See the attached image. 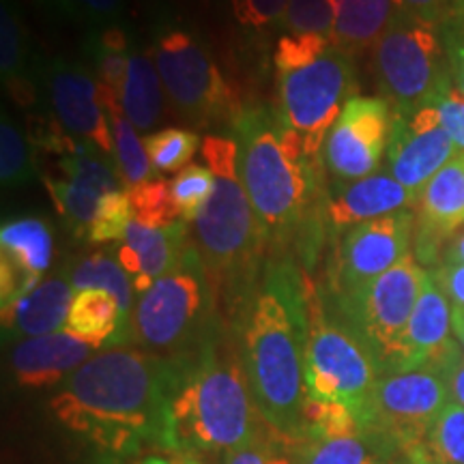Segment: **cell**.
Here are the masks:
<instances>
[{
  "mask_svg": "<svg viewBox=\"0 0 464 464\" xmlns=\"http://www.w3.org/2000/svg\"><path fill=\"white\" fill-rule=\"evenodd\" d=\"M232 138L266 258L290 256L312 269L332 232L323 158L305 153L301 138L284 123L276 106L241 108L232 119Z\"/></svg>",
  "mask_w": 464,
  "mask_h": 464,
  "instance_id": "6da1fadb",
  "label": "cell"
},
{
  "mask_svg": "<svg viewBox=\"0 0 464 464\" xmlns=\"http://www.w3.org/2000/svg\"><path fill=\"white\" fill-rule=\"evenodd\" d=\"M258 413L284 437L304 434L310 286L290 256H269L235 324Z\"/></svg>",
  "mask_w": 464,
  "mask_h": 464,
  "instance_id": "7a4b0ae2",
  "label": "cell"
},
{
  "mask_svg": "<svg viewBox=\"0 0 464 464\" xmlns=\"http://www.w3.org/2000/svg\"><path fill=\"white\" fill-rule=\"evenodd\" d=\"M170 363L136 346L97 353L50 400L54 420L112 454L161 440Z\"/></svg>",
  "mask_w": 464,
  "mask_h": 464,
  "instance_id": "3957f363",
  "label": "cell"
},
{
  "mask_svg": "<svg viewBox=\"0 0 464 464\" xmlns=\"http://www.w3.org/2000/svg\"><path fill=\"white\" fill-rule=\"evenodd\" d=\"M160 443L183 456L235 451L256 437V404L239 348L213 332L196 355L168 362Z\"/></svg>",
  "mask_w": 464,
  "mask_h": 464,
  "instance_id": "277c9868",
  "label": "cell"
},
{
  "mask_svg": "<svg viewBox=\"0 0 464 464\" xmlns=\"http://www.w3.org/2000/svg\"><path fill=\"white\" fill-rule=\"evenodd\" d=\"M200 153L216 174V189L196 219L194 243L218 314L235 327L263 274L266 247L243 189L235 138H202Z\"/></svg>",
  "mask_w": 464,
  "mask_h": 464,
  "instance_id": "5b68a950",
  "label": "cell"
},
{
  "mask_svg": "<svg viewBox=\"0 0 464 464\" xmlns=\"http://www.w3.org/2000/svg\"><path fill=\"white\" fill-rule=\"evenodd\" d=\"M274 63L277 114L301 138L305 153L321 158L329 131L355 97L353 54L323 34L288 33L277 39Z\"/></svg>",
  "mask_w": 464,
  "mask_h": 464,
  "instance_id": "8992f818",
  "label": "cell"
},
{
  "mask_svg": "<svg viewBox=\"0 0 464 464\" xmlns=\"http://www.w3.org/2000/svg\"><path fill=\"white\" fill-rule=\"evenodd\" d=\"M222 321L196 243L170 274L136 301L123 344L164 362H181L200 351Z\"/></svg>",
  "mask_w": 464,
  "mask_h": 464,
  "instance_id": "52a82bcc",
  "label": "cell"
},
{
  "mask_svg": "<svg viewBox=\"0 0 464 464\" xmlns=\"http://www.w3.org/2000/svg\"><path fill=\"white\" fill-rule=\"evenodd\" d=\"M372 69L393 114L434 106L451 84L450 58L439 26L398 14L372 48Z\"/></svg>",
  "mask_w": 464,
  "mask_h": 464,
  "instance_id": "ba28073f",
  "label": "cell"
},
{
  "mask_svg": "<svg viewBox=\"0 0 464 464\" xmlns=\"http://www.w3.org/2000/svg\"><path fill=\"white\" fill-rule=\"evenodd\" d=\"M379 363L348 321L329 312V304L310 286V334L305 348V396L342 400L362 420Z\"/></svg>",
  "mask_w": 464,
  "mask_h": 464,
  "instance_id": "9c48e42d",
  "label": "cell"
},
{
  "mask_svg": "<svg viewBox=\"0 0 464 464\" xmlns=\"http://www.w3.org/2000/svg\"><path fill=\"white\" fill-rule=\"evenodd\" d=\"M161 84L174 112L191 125H211L241 112L205 45L183 28H168L153 45Z\"/></svg>",
  "mask_w": 464,
  "mask_h": 464,
  "instance_id": "30bf717a",
  "label": "cell"
},
{
  "mask_svg": "<svg viewBox=\"0 0 464 464\" xmlns=\"http://www.w3.org/2000/svg\"><path fill=\"white\" fill-rule=\"evenodd\" d=\"M426 274L420 260L409 254L355 297L335 301L344 321L362 335L379 365H390L392 370L396 365Z\"/></svg>",
  "mask_w": 464,
  "mask_h": 464,
  "instance_id": "8fae6325",
  "label": "cell"
},
{
  "mask_svg": "<svg viewBox=\"0 0 464 464\" xmlns=\"http://www.w3.org/2000/svg\"><path fill=\"white\" fill-rule=\"evenodd\" d=\"M450 402L445 379L434 368L402 370L379 376L362 415V428L381 432L382 437L409 451L428 445V434Z\"/></svg>",
  "mask_w": 464,
  "mask_h": 464,
  "instance_id": "7c38bea8",
  "label": "cell"
},
{
  "mask_svg": "<svg viewBox=\"0 0 464 464\" xmlns=\"http://www.w3.org/2000/svg\"><path fill=\"white\" fill-rule=\"evenodd\" d=\"M415 222L417 218L404 208L344 230L335 254V269H332L335 301L355 297L359 290L409 256Z\"/></svg>",
  "mask_w": 464,
  "mask_h": 464,
  "instance_id": "4fadbf2b",
  "label": "cell"
},
{
  "mask_svg": "<svg viewBox=\"0 0 464 464\" xmlns=\"http://www.w3.org/2000/svg\"><path fill=\"white\" fill-rule=\"evenodd\" d=\"M48 116L75 140L97 149L112 160L114 138L95 73L84 63L54 58L37 72Z\"/></svg>",
  "mask_w": 464,
  "mask_h": 464,
  "instance_id": "5bb4252c",
  "label": "cell"
},
{
  "mask_svg": "<svg viewBox=\"0 0 464 464\" xmlns=\"http://www.w3.org/2000/svg\"><path fill=\"white\" fill-rule=\"evenodd\" d=\"M392 125L393 110L382 97H353L324 140L321 158L329 179L359 181L379 170Z\"/></svg>",
  "mask_w": 464,
  "mask_h": 464,
  "instance_id": "9a60e30c",
  "label": "cell"
},
{
  "mask_svg": "<svg viewBox=\"0 0 464 464\" xmlns=\"http://www.w3.org/2000/svg\"><path fill=\"white\" fill-rule=\"evenodd\" d=\"M44 183L58 216L78 239H86L103 196L125 189L112 160L89 144L56 158L52 170L44 174Z\"/></svg>",
  "mask_w": 464,
  "mask_h": 464,
  "instance_id": "2e32d148",
  "label": "cell"
},
{
  "mask_svg": "<svg viewBox=\"0 0 464 464\" xmlns=\"http://www.w3.org/2000/svg\"><path fill=\"white\" fill-rule=\"evenodd\" d=\"M458 155L460 150L445 131L434 106L411 114H393L387 144V172L415 198H420L434 174Z\"/></svg>",
  "mask_w": 464,
  "mask_h": 464,
  "instance_id": "e0dca14e",
  "label": "cell"
},
{
  "mask_svg": "<svg viewBox=\"0 0 464 464\" xmlns=\"http://www.w3.org/2000/svg\"><path fill=\"white\" fill-rule=\"evenodd\" d=\"M54 256L52 226L44 218H17L0 230V299L15 304L44 282Z\"/></svg>",
  "mask_w": 464,
  "mask_h": 464,
  "instance_id": "ac0fdd59",
  "label": "cell"
},
{
  "mask_svg": "<svg viewBox=\"0 0 464 464\" xmlns=\"http://www.w3.org/2000/svg\"><path fill=\"white\" fill-rule=\"evenodd\" d=\"M415 258L421 265L437 260L440 241L464 226V153L443 166L417 198Z\"/></svg>",
  "mask_w": 464,
  "mask_h": 464,
  "instance_id": "d6986e66",
  "label": "cell"
},
{
  "mask_svg": "<svg viewBox=\"0 0 464 464\" xmlns=\"http://www.w3.org/2000/svg\"><path fill=\"white\" fill-rule=\"evenodd\" d=\"M451 334V304L434 282L432 274H426L393 372L417 368L439 370L445 357L458 346Z\"/></svg>",
  "mask_w": 464,
  "mask_h": 464,
  "instance_id": "ffe728a7",
  "label": "cell"
},
{
  "mask_svg": "<svg viewBox=\"0 0 464 464\" xmlns=\"http://www.w3.org/2000/svg\"><path fill=\"white\" fill-rule=\"evenodd\" d=\"M194 246L189 237L188 222H177L164 228L147 226L138 219H131L127 226L123 243H121L116 258L130 274L133 290L138 295L147 293L160 277L177 266Z\"/></svg>",
  "mask_w": 464,
  "mask_h": 464,
  "instance_id": "44dd1931",
  "label": "cell"
},
{
  "mask_svg": "<svg viewBox=\"0 0 464 464\" xmlns=\"http://www.w3.org/2000/svg\"><path fill=\"white\" fill-rule=\"evenodd\" d=\"M417 198L390 172H374L359 181H332L329 179V228L348 230L370 219L392 216L415 207Z\"/></svg>",
  "mask_w": 464,
  "mask_h": 464,
  "instance_id": "7402d4cb",
  "label": "cell"
},
{
  "mask_svg": "<svg viewBox=\"0 0 464 464\" xmlns=\"http://www.w3.org/2000/svg\"><path fill=\"white\" fill-rule=\"evenodd\" d=\"M97 348L67 332L20 340L11 353V370L22 387L45 390L67 381Z\"/></svg>",
  "mask_w": 464,
  "mask_h": 464,
  "instance_id": "603a6c76",
  "label": "cell"
},
{
  "mask_svg": "<svg viewBox=\"0 0 464 464\" xmlns=\"http://www.w3.org/2000/svg\"><path fill=\"white\" fill-rule=\"evenodd\" d=\"M75 290L65 276H52L15 304L3 307V329L11 338H39L65 329Z\"/></svg>",
  "mask_w": 464,
  "mask_h": 464,
  "instance_id": "cb8c5ba5",
  "label": "cell"
},
{
  "mask_svg": "<svg viewBox=\"0 0 464 464\" xmlns=\"http://www.w3.org/2000/svg\"><path fill=\"white\" fill-rule=\"evenodd\" d=\"M0 75L17 106L31 108L37 103V75L28 72V34L15 0L0 3Z\"/></svg>",
  "mask_w": 464,
  "mask_h": 464,
  "instance_id": "d4e9b609",
  "label": "cell"
},
{
  "mask_svg": "<svg viewBox=\"0 0 464 464\" xmlns=\"http://www.w3.org/2000/svg\"><path fill=\"white\" fill-rule=\"evenodd\" d=\"M63 332L102 348L108 342L123 344L127 318L114 295L100 288L75 290Z\"/></svg>",
  "mask_w": 464,
  "mask_h": 464,
  "instance_id": "484cf974",
  "label": "cell"
},
{
  "mask_svg": "<svg viewBox=\"0 0 464 464\" xmlns=\"http://www.w3.org/2000/svg\"><path fill=\"white\" fill-rule=\"evenodd\" d=\"M400 14L393 0H340L334 44L348 54L372 50Z\"/></svg>",
  "mask_w": 464,
  "mask_h": 464,
  "instance_id": "4316f807",
  "label": "cell"
},
{
  "mask_svg": "<svg viewBox=\"0 0 464 464\" xmlns=\"http://www.w3.org/2000/svg\"><path fill=\"white\" fill-rule=\"evenodd\" d=\"M121 106L125 116L138 131L147 136L160 123L164 102H161V78L155 58L142 52H131L130 67L123 89H121Z\"/></svg>",
  "mask_w": 464,
  "mask_h": 464,
  "instance_id": "83f0119b",
  "label": "cell"
},
{
  "mask_svg": "<svg viewBox=\"0 0 464 464\" xmlns=\"http://www.w3.org/2000/svg\"><path fill=\"white\" fill-rule=\"evenodd\" d=\"M100 97H102L103 108H106L110 127H112V138H114L112 158H114L116 172H119L125 189L150 181V179H153L155 168L150 164L147 149H144V142L140 140V136H138V130L125 116V110L121 106V97L102 84H100Z\"/></svg>",
  "mask_w": 464,
  "mask_h": 464,
  "instance_id": "f1b7e54d",
  "label": "cell"
},
{
  "mask_svg": "<svg viewBox=\"0 0 464 464\" xmlns=\"http://www.w3.org/2000/svg\"><path fill=\"white\" fill-rule=\"evenodd\" d=\"M69 282H72L73 290H84V288H100L108 290L110 295H114L116 301L121 304V310L130 323V316L133 312V284L131 277L123 269V265L119 263L116 254H110L108 249L102 252L89 254V256L78 258L69 266Z\"/></svg>",
  "mask_w": 464,
  "mask_h": 464,
  "instance_id": "f546056e",
  "label": "cell"
},
{
  "mask_svg": "<svg viewBox=\"0 0 464 464\" xmlns=\"http://www.w3.org/2000/svg\"><path fill=\"white\" fill-rule=\"evenodd\" d=\"M84 50L91 61V72L95 73L97 82L121 97V89H123L131 56L127 33L121 26L89 33Z\"/></svg>",
  "mask_w": 464,
  "mask_h": 464,
  "instance_id": "4dcf8cb0",
  "label": "cell"
},
{
  "mask_svg": "<svg viewBox=\"0 0 464 464\" xmlns=\"http://www.w3.org/2000/svg\"><path fill=\"white\" fill-rule=\"evenodd\" d=\"M304 434L312 440H327L363 434L362 420L342 400H324L305 396L304 402Z\"/></svg>",
  "mask_w": 464,
  "mask_h": 464,
  "instance_id": "1f68e13d",
  "label": "cell"
},
{
  "mask_svg": "<svg viewBox=\"0 0 464 464\" xmlns=\"http://www.w3.org/2000/svg\"><path fill=\"white\" fill-rule=\"evenodd\" d=\"M34 155L31 140L22 133L14 119L3 114L0 121V181L5 188H24L34 179Z\"/></svg>",
  "mask_w": 464,
  "mask_h": 464,
  "instance_id": "d6a6232c",
  "label": "cell"
},
{
  "mask_svg": "<svg viewBox=\"0 0 464 464\" xmlns=\"http://www.w3.org/2000/svg\"><path fill=\"white\" fill-rule=\"evenodd\" d=\"M150 164L158 172H179L191 164L196 150L202 149V138L185 127H166L142 138Z\"/></svg>",
  "mask_w": 464,
  "mask_h": 464,
  "instance_id": "836d02e7",
  "label": "cell"
},
{
  "mask_svg": "<svg viewBox=\"0 0 464 464\" xmlns=\"http://www.w3.org/2000/svg\"><path fill=\"white\" fill-rule=\"evenodd\" d=\"M216 189V174L207 164H189L174 174L170 194L183 222H196Z\"/></svg>",
  "mask_w": 464,
  "mask_h": 464,
  "instance_id": "e575fe53",
  "label": "cell"
},
{
  "mask_svg": "<svg viewBox=\"0 0 464 464\" xmlns=\"http://www.w3.org/2000/svg\"><path fill=\"white\" fill-rule=\"evenodd\" d=\"M127 194H130L131 200L133 219H138V222L155 226V228H164V226L181 222L172 202L170 181L150 179L147 183L130 188Z\"/></svg>",
  "mask_w": 464,
  "mask_h": 464,
  "instance_id": "d590c367",
  "label": "cell"
},
{
  "mask_svg": "<svg viewBox=\"0 0 464 464\" xmlns=\"http://www.w3.org/2000/svg\"><path fill=\"white\" fill-rule=\"evenodd\" d=\"M428 448L437 464H464V406L450 400L428 434Z\"/></svg>",
  "mask_w": 464,
  "mask_h": 464,
  "instance_id": "8d00e7d4",
  "label": "cell"
},
{
  "mask_svg": "<svg viewBox=\"0 0 464 464\" xmlns=\"http://www.w3.org/2000/svg\"><path fill=\"white\" fill-rule=\"evenodd\" d=\"M295 464H385L365 445L362 434L327 440H310L299 450Z\"/></svg>",
  "mask_w": 464,
  "mask_h": 464,
  "instance_id": "74e56055",
  "label": "cell"
},
{
  "mask_svg": "<svg viewBox=\"0 0 464 464\" xmlns=\"http://www.w3.org/2000/svg\"><path fill=\"white\" fill-rule=\"evenodd\" d=\"M340 0H288L284 28L293 34H323L334 37Z\"/></svg>",
  "mask_w": 464,
  "mask_h": 464,
  "instance_id": "f35d334b",
  "label": "cell"
},
{
  "mask_svg": "<svg viewBox=\"0 0 464 464\" xmlns=\"http://www.w3.org/2000/svg\"><path fill=\"white\" fill-rule=\"evenodd\" d=\"M133 219V208L127 189L112 191V194L103 196L100 211H97L95 222L91 224L86 239L89 243H110V241H123L127 226Z\"/></svg>",
  "mask_w": 464,
  "mask_h": 464,
  "instance_id": "ab89813d",
  "label": "cell"
},
{
  "mask_svg": "<svg viewBox=\"0 0 464 464\" xmlns=\"http://www.w3.org/2000/svg\"><path fill=\"white\" fill-rule=\"evenodd\" d=\"M125 0H63V15L72 17L89 33L119 26Z\"/></svg>",
  "mask_w": 464,
  "mask_h": 464,
  "instance_id": "60d3db41",
  "label": "cell"
},
{
  "mask_svg": "<svg viewBox=\"0 0 464 464\" xmlns=\"http://www.w3.org/2000/svg\"><path fill=\"white\" fill-rule=\"evenodd\" d=\"M288 0H230L232 17L243 28L265 33L277 24H284Z\"/></svg>",
  "mask_w": 464,
  "mask_h": 464,
  "instance_id": "b9f144b4",
  "label": "cell"
},
{
  "mask_svg": "<svg viewBox=\"0 0 464 464\" xmlns=\"http://www.w3.org/2000/svg\"><path fill=\"white\" fill-rule=\"evenodd\" d=\"M393 5L400 14L417 17L439 28L464 9V0H393Z\"/></svg>",
  "mask_w": 464,
  "mask_h": 464,
  "instance_id": "7bdbcfd3",
  "label": "cell"
},
{
  "mask_svg": "<svg viewBox=\"0 0 464 464\" xmlns=\"http://www.w3.org/2000/svg\"><path fill=\"white\" fill-rule=\"evenodd\" d=\"M445 42V52L450 58L451 84L464 97V9L440 26Z\"/></svg>",
  "mask_w": 464,
  "mask_h": 464,
  "instance_id": "ee69618b",
  "label": "cell"
},
{
  "mask_svg": "<svg viewBox=\"0 0 464 464\" xmlns=\"http://www.w3.org/2000/svg\"><path fill=\"white\" fill-rule=\"evenodd\" d=\"M434 108H437L445 131L456 142L458 150L464 153V97L456 89H450L434 102Z\"/></svg>",
  "mask_w": 464,
  "mask_h": 464,
  "instance_id": "f6af8a7d",
  "label": "cell"
},
{
  "mask_svg": "<svg viewBox=\"0 0 464 464\" xmlns=\"http://www.w3.org/2000/svg\"><path fill=\"white\" fill-rule=\"evenodd\" d=\"M434 282L443 290L451 307L464 310V265L460 263H443L437 269L430 271Z\"/></svg>",
  "mask_w": 464,
  "mask_h": 464,
  "instance_id": "bcb514c9",
  "label": "cell"
},
{
  "mask_svg": "<svg viewBox=\"0 0 464 464\" xmlns=\"http://www.w3.org/2000/svg\"><path fill=\"white\" fill-rule=\"evenodd\" d=\"M226 464H293L286 456L276 451L271 445H260L256 440L243 445V448L228 451Z\"/></svg>",
  "mask_w": 464,
  "mask_h": 464,
  "instance_id": "7dc6e473",
  "label": "cell"
},
{
  "mask_svg": "<svg viewBox=\"0 0 464 464\" xmlns=\"http://www.w3.org/2000/svg\"><path fill=\"white\" fill-rule=\"evenodd\" d=\"M439 372L445 379V385H448L450 400L464 406V351L460 344L439 365Z\"/></svg>",
  "mask_w": 464,
  "mask_h": 464,
  "instance_id": "c3c4849f",
  "label": "cell"
},
{
  "mask_svg": "<svg viewBox=\"0 0 464 464\" xmlns=\"http://www.w3.org/2000/svg\"><path fill=\"white\" fill-rule=\"evenodd\" d=\"M443 256H445V263H460L464 265V226L462 228H458L454 235H451V239L448 241V247L443 249Z\"/></svg>",
  "mask_w": 464,
  "mask_h": 464,
  "instance_id": "681fc988",
  "label": "cell"
},
{
  "mask_svg": "<svg viewBox=\"0 0 464 464\" xmlns=\"http://www.w3.org/2000/svg\"><path fill=\"white\" fill-rule=\"evenodd\" d=\"M451 327H454V338L464 351V310L451 307Z\"/></svg>",
  "mask_w": 464,
  "mask_h": 464,
  "instance_id": "f907efd6",
  "label": "cell"
},
{
  "mask_svg": "<svg viewBox=\"0 0 464 464\" xmlns=\"http://www.w3.org/2000/svg\"><path fill=\"white\" fill-rule=\"evenodd\" d=\"M142 464H196L194 456H185L183 460H174V458H166V456H149L147 460H142Z\"/></svg>",
  "mask_w": 464,
  "mask_h": 464,
  "instance_id": "816d5d0a",
  "label": "cell"
},
{
  "mask_svg": "<svg viewBox=\"0 0 464 464\" xmlns=\"http://www.w3.org/2000/svg\"><path fill=\"white\" fill-rule=\"evenodd\" d=\"M42 7H48L52 11H58V14L63 15V0H37Z\"/></svg>",
  "mask_w": 464,
  "mask_h": 464,
  "instance_id": "f5cc1de1",
  "label": "cell"
},
{
  "mask_svg": "<svg viewBox=\"0 0 464 464\" xmlns=\"http://www.w3.org/2000/svg\"><path fill=\"white\" fill-rule=\"evenodd\" d=\"M208 5H222V3H230V0H205Z\"/></svg>",
  "mask_w": 464,
  "mask_h": 464,
  "instance_id": "db71d44e",
  "label": "cell"
}]
</instances>
